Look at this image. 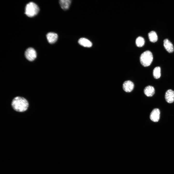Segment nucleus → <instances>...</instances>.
I'll list each match as a JSON object with an SVG mask.
<instances>
[{"instance_id": "obj_1", "label": "nucleus", "mask_w": 174, "mask_h": 174, "mask_svg": "<svg viewBox=\"0 0 174 174\" xmlns=\"http://www.w3.org/2000/svg\"><path fill=\"white\" fill-rule=\"evenodd\" d=\"M11 105L13 109L19 112H23L26 111L29 106L28 101L24 98L16 96L12 100Z\"/></svg>"}, {"instance_id": "obj_2", "label": "nucleus", "mask_w": 174, "mask_h": 174, "mask_svg": "<svg viewBox=\"0 0 174 174\" xmlns=\"http://www.w3.org/2000/svg\"><path fill=\"white\" fill-rule=\"evenodd\" d=\"M140 61L141 64L144 67L149 66L153 60L152 53L149 51H146L143 52L140 57Z\"/></svg>"}, {"instance_id": "obj_3", "label": "nucleus", "mask_w": 174, "mask_h": 174, "mask_svg": "<svg viewBox=\"0 0 174 174\" xmlns=\"http://www.w3.org/2000/svg\"><path fill=\"white\" fill-rule=\"evenodd\" d=\"M39 10L38 6L33 2L27 4L25 8V14L28 17H32L37 14Z\"/></svg>"}, {"instance_id": "obj_4", "label": "nucleus", "mask_w": 174, "mask_h": 174, "mask_svg": "<svg viewBox=\"0 0 174 174\" xmlns=\"http://www.w3.org/2000/svg\"><path fill=\"white\" fill-rule=\"evenodd\" d=\"M25 55L26 58L31 61L34 60L37 57V53L36 51L31 47L29 48L26 50Z\"/></svg>"}, {"instance_id": "obj_5", "label": "nucleus", "mask_w": 174, "mask_h": 174, "mask_svg": "<svg viewBox=\"0 0 174 174\" xmlns=\"http://www.w3.org/2000/svg\"><path fill=\"white\" fill-rule=\"evenodd\" d=\"M160 111L159 109L157 108L153 109L150 113V118L154 122H157L160 118Z\"/></svg>"}, {"instance_id": "obj_6", "label": "nucleus", "mask_w": 174, "mask_h": 174, "mask_svg": "<svg viewBox=\"0 0 174 174\" xmlns=\"http://www.w3.org/2000/svg\"><path fill=\"white\" fill-rule=\"evenodd\" d=\"M134 85L131 81L128 80L125 81L123 85V88L124 91L127 92H130L133 89Z\"/></svg>"}, {"instance_id": "obj_7", "label": "nucleus", "mask_w": 174, "mask_h": 174, "mask_svg": "<svg viewBox=\"0 0 174 174\" xmlns=\"http://www.w3.org/2000/svg\"><path fill=\"white\" fill-rule=\"evenodd\" d=\"M165 98L168 103H171L174 101V91L171 89H168L166 92Z\"/></svg>"}, {"instance_id": "obj_8", "label": "nucleus", "mask_w": 174, "mask_h": 174, "mask_svg": "<svg viewBox=\"0 0 174 174\" xmlns=\"http://www.w3.org/2000/svg\"><path fill=\"white\" fill-rule=\"evenodd\" d=\"M47 39L49 43L53 44L55 43L58 38L57 34L55 33L49 32L46 35Z\"/></svg>"}, {"instance_id": "obj_9", "label": "nucleus", "mask_w": 174, "mask_h": 174, "mask_svg": "<svg viewBox=\"0 0 174 174\" xmlns=\"http://www.w3.org/2000/svg\"><path fill=\"white\" fill-rule=\"evenodd\" d=\"M163 45L164 48L169 53L173 52L174 51L173 46L172 43L167 39L164 40Z\"/></svg>"}, {"instance_id": "obj_10", "label": "nucleus", "mask_w": 174, "mask_h": 174, "mask_svg": "<svg viewBox=\"0 0 174 174\" xmlns=\"http://www.w3.org/2000/svg\"><path fill=\"white\" fill-rule=\"evenodd\" d=\"M155 90L154 87L151 86L146 87L144 89V93L145 95L148 97L152 96L154 94Z\"/></svg>"}, {"instance_id": "obj_11", "label": "nucleus", "mask_w": 174, "mask_h": 174, "mask_svg": "<svg viewBox=\"0 0 174 174\" xmlns=\"http://www.w3.org/2000/svg\"><path fill=\"white\" fill-rule=\"evenodd\" d=\"M79 43L83 47H90L92 46V43L89 40L84 38H82L79 39L78 41Z\"/></svg>"}, {"instance_id": "obj_12", "label": "nucleus", "mask_w": 174, "mask_h": 174, "mask_svg": "<svg viewBox=\"0 0 174 174\" xmlns=\"http://www.w3.org/2000/svg\"><path fill=\"white\" fill-rule=\"evenodd\" d=\"M71 2V0H60L59 3L61 8L64 10L68 9Z\"/></svg>"}, {"instance_id": "obj_13", "label": "nucleus", "mask_w": 174, "mask_h": 174, "mask_svg": "<svg viewBox=\"0 0 174 174\" xmlns=\"http://www.w3.org/2000/svg\"><path fill=\"white\" fill-rule=\"evenodd\" d=\"M148 36L150 41L152 42H155L157 41L158 38L157 34L154 31H152L148 34Z\"/></svg>"}, {"instance_id": "obj_14", "label": "nucleus", "mask_w": 174, "mask_h": 174, "mask_svg": "<svg viewBox=\"0 0 174 174\" xmlns=\"http://www.w3.org/2000/svg\"><path fill=\"white\" fill-rule=\"evenodd\" d=\"M160 68L159 66L155 67L153 70V75L155 79L159 78L161 76Z\"/></svg>"}, {"instance_id": "obj_15", "label": "nucleus", "mask_w": 174, "mask_h": 174, "mask_svg": "<svg viewBox=\"0 0 174 174\" xmlns=\"http://www.w3.org/2000/svg\"><path fill=\"white\" fill-rule=\"evenodd\" d=\"M145 43V40L144 38L141 36L138 37L136 40V44L137 46L138 47H142L144 45Z\"/></svg>"}]
</instances>
